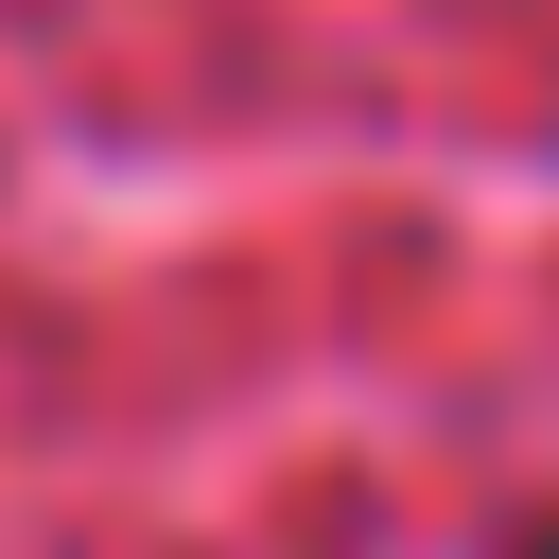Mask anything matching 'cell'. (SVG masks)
<instances>
[{
    "label": "cell",
    "mask_w": 559,
    "mask_h": 559,
    "mask_svg": "<svg viewBox=\"0 0 559 559\" xmlns=\"http://www.w3.org/2000/svg\"><path fill=\"white\" fill-rule=\"evenodd\" d=\"M507 559H559V507H542V524H524V542H507Z\"/></svg>",
    "instance_id": "obj_1"
}]
</instances>
